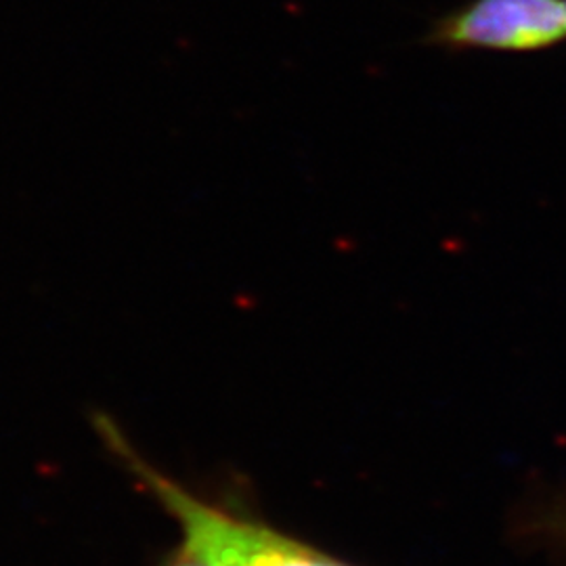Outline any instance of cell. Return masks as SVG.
I'll list each match as a JSON object with an SVG mask.
<instances>
[{
	"instance_id": "3",
	"label": "cell",
	"mask_w": 566,
	"mask_h": 566,
	"mask_svg": "<svg viewBox=\"0 0 566 566\" xmlns=\"http://www.w3.org/2000/svg\"><path fill=\"white\" fill-rule=\"evenodd\" d=\"M164 566H203L193 554H189L185 547H179V552H175L168 563Z\"/></svg>"
},
{
	"instance_id": "2",
	"label": "cell",
	"mask_w": 566,
	"mask_h": 566,
	"mask_svg": "<svg viewBox=\"0 0 566 566\" xmlns=\"http://www.w3.org/2000/svg\"><path fill=\"white\" fill-rule=\"evenodd\" d=\"M566 41V0H470L434 21L430 46L535 53Z\"/></svg>"
},
{
	"instance_id": "4",
	"label": "cell",
	"mask_w": 566,
	"mask_h": 566,
	"mask_svg": "<svg viewBox=\"0 0 566 566\" xmlns=\"http://www.w3.org/2000/svg\"><path fill=\"white\" fill-rule=\"evenodd\" d=\"M563 533H565V535H566V518H565V523H563Z\"/></svg>"
},
{
	"instance_id": "1",
	"label": "cell",
	"mask_w": 566,
	"mask_h": 566,
	"mask_svg": "<svg viewBox=\"0 0 566 566\" xmlns=\"http://www.w3.org/2000/svg\"><path fill=\"white\" fill-rule=\"evenodd\" d=\"M102 434L179 525L181 546L203 566H353L275 526L206 502L143 460L109 420H103Z\"/></svg>"
}]
</instances>
